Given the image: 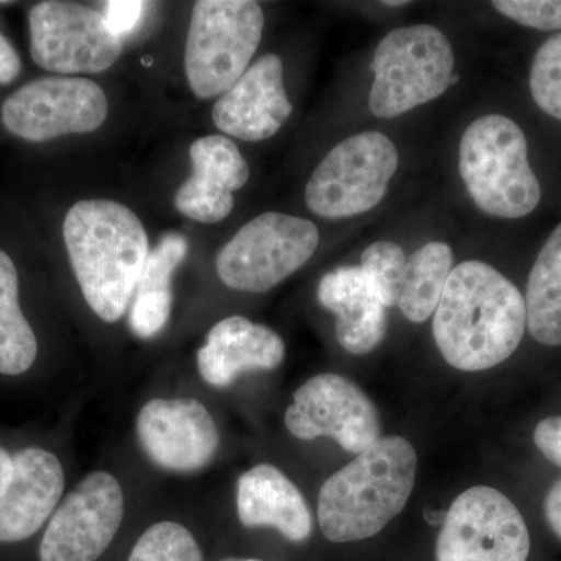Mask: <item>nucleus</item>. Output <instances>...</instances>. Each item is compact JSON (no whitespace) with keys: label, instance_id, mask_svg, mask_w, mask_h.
Masks as SVG:
<instances>
[{"label":"nucleus","instance_id":"1","mask_svg":"<svg viewBox=\"0 0 561 561\" xmlns=\"http://www.w3.org/2000/svg\"><path fill=\"white\" fill-rule=\"evenodd\" d=\"M526 327L522 291L482 261L453 268L432 321L435 345L461 371L489 370L507 360Z\"/></svg>","mask_w":561,"mask_h":561},{"label":"nucleus","instance_id":"2","mask_svg":"<svg viewBox=\"0 0 561 561\" xmlns=\"http://www.w3.org/2000/svg\"><path fill=\"white\" fill-rule=\"evenodd\" d=\"M62 236L84 300L99 319L116 323L149 257L142 221L121 203L84 201L66 214Z\"/></svg>","mask_w":561,"mask_h":561},{"label":"nucleus","instance_id":"3","mask_svg":"<svg viewBox=\"0 0 561 561\" xmlns=\"http://www.w3.org/2000/svg\"><path fill=\"white\" fill-rule=\"evenodd\" d=\"M419 457L405 438L381 437L323 482L319 526L332 542L375 537L397 518L415 485Z\"/></svg>","mask_w":561,"mask_h":561},{"label":"nucleus","instance_id":"4","mask_svg":"<svg viewBox=\"0 0 561 561\" xmlns=\"http://www.w3.org/2000/svg\"><path fill=\"white\" fill-rule=\"evenodd\" d=\"M459 168L468 194L490 216L522 219L540 205L526 136L508 117L490 114L472 122L461 136Z\"/></svg>","mask_w":561,"mask_h":561},{"label":"nucleus","instance_id":"5","mask_svg":"<svg viewBox=\"0 0 561 561\" xmlns=\"http://www.w3.org/2000/svg\"><path fill=\"white\" fill-rule=\"evenodd\" d=\"M454 50L445 33L427 24L391 31L371 61L368 108L381 119L435 101L451 87Z\"/></svg>","mask_w":561,"mask_h":561},{"label":"nucleus","instance_id":"6","mask_svg":"<svg viewBox=\"0 0 561 561\" xmlns=\"http://www.w3.org/2000/svg\"><path fill=\"white\" fill-rule=\"evenodd\" d=\"M264 11L253 0H201L192 10L184 69L198 99L224 95L256 54Z\"/></svg>","mask_w":561,"mask_h":561},{"label":"nucleus","instance_id":"7","mask_svg":"<svg viewBox=\"0 0 561 561\" xmlns=\"http://www.w3.org/2000/svg\"><path fill=\"white\" fill-rule=\"evenodd\" d=\"M319 242V228L311 220L261 214L220 250L217 273L232 290L265 294L311 260Z\"/></svg>","mask_w":561,"mask_h":561},{"label":"nucleus","instance_id":"8","mask_svg":"<svg viewBox=\"0 0 561 561\" xmlns=\"http://www.w3.org/2000/svg\"><path fill=\"white\" fill-rule=\"evenodd\" d=\"M400 154L379 131L357 133L321 160L306 184V205L324 219L359 216L381 203Z\"/></svg>","mask_w":561,"mask_h":561},{"label":"nucleus","instance_id":"9","mask_svg":"<svg viewBox=\"0 0 561 561\" xmlns=\"http://www.w3.org/2000/svg\"><path fill=\"white\" fill-rule=\"evenodd\" d=\"M522 512L500 490L472 486L453 502L435 545L437 561H527Z\"/></svg>","mask_w":561,"mask_h":561},{"label":"nucleus","instance_id":"10","mask_svg":"<svg viewBox=\"0 0 561 561\" xmlns=\"http://www.w3.org/2000/svg\"><path fill=\"white\" fill-rule=\"evenodd\" d=\"M33 61L57 73H99L116 65L122 39L102 11L76 2L36 3L28 14Z\"/></svg>","mask_w":561,"mask_h":561},{"label":"nucleus","instance_id":"11","mask_svg":"<svg viewBox=\"0 0 561 561\" xmlns=\"http://www.w3.org/2000/svg\"><path fill=\"white\" fill-rule=\"evenodd\" d=\"M108 116V99L95 81L47 77L24 84L2 105L7 130L31 142L98 130Z\"/></svg>","mask_w":561,"mask_h":561},{"label":"nucleus","instance_id":"12","mask_svg":"<svg viewBox=\"0 0 561 561\" xmlns=\"http://www.w3.org/2000/svg\"><path fill=\"white\" fill-rule=\"evenodd\" d=\"M125 515L119 481L92 471L58 505L39 545L41 561H98L116 538Z\"/></svg>","mask_w":561,"mask_h":561},{"label":"nucleus","instance_id":"13","mask_svg":"<svg viewBox=\"0 0 561 561\" xmlns=\"http://www.w3.org/2000/svg\"><path fill=\"white\" fill-rule=\"evenodd\" d=\"M284 423L300 440L330 437L351 454L364 453L381 438V420L368 394L332 373L313 376L295 391Z\"/></svg>","mask_w":561,"mask_h":561},{"label":"nucleus","instance_id":"14","mask_svg":"<svg viewBox=\"0 0 561 561\" xmlns=\"http://www.w3.org/2000/svg\"><path fill=\"white\" fill-rule=\"evenodd\" d=\"M136 437L157 467L195 472L208 467L220 446L216 421L195 398H154L136 419Z\"/></svg>","mask_w":561,"mask_h":561},{"label":"nucleus","instance_id":"15","mask_svg":"<svg viewBox=\"0 0 561 561\" xmlns=\"http://www.w3.org/2000/svg\"><path fill=\"white\" fill-rule=\"evenodd\" d=\"M284 66L278 55H264L220 95L213 121L225 135L257 142L275 136L294 106L284 90Z\"/></svg>","mask_w":561,"mask_h":561},{"label":"nucleus","instance_id":"16","mask_svg":"<svg viewBox=\"0 0 561 561\" xmlns=\"http://www.w3.org/2000/svg\"><path fill=\"white\" fill-rule=\"evenodd\" d=\"M13 479L0 497V542H21L38 534L65 493V470L54 453L28 446L13 454Z\"/></svg>","mask_w":561,"mask_h":561},{"label":"nucleus","instance_id":"17","mask_svg":"<svg viewBox=\"0 0 561 561\" xmlns=\"http://www.w3.org/2000/svg\"><path fill=\"white\" fill-rule=\"evenodd\" d=\"M190 154L194 172L176 191L175 208L187 219L219 224L234 208L232 192L249 183V162L238 146L221 135L195 140Z\"/></svg>","mask_w":561,"mask_h":561},{"label":"nucleus","instance_id":"18","mask_svg":"<svg viewBox=\"0 0 561 561\" xmlns=\"http://www.w3.org/2000/svg\"><path fill=\"white\" fill-rule=\"evenodd\" d=\"M284 357L286 345L275 331L234 316L210 328L197 367L206 383L227 389L243 373L275 370Z\"/></svg>","mask_w":561,"mask_h":561},{"label":"nucleus","instance_id":"19","mask_svg":"<svg viewBox=\"0 0 561 561\" xmlns=\"http://www.w3.org/2000/svg\"><path fill=\"white\" fill-rule=\"evenodd\" d=\"M320 305L337 317L335 334L354 356L378 348L387 332V308L360 267H339L321 278Z\"/></svg>","mask_w":561,"mask_h":561},{"label":"nucleus","instance_id":"20","mask_svg":"<svg viewBox=\"0 0 561 561\" xmlns=\"http://www.w3.org/2000/svg\"><path fill=\"white\" fill-rule=\"evenodd\" d=\"M236 504L239 522L250 529L273 527L291 542H305L312 535L308 502L298 486L273 465H257L243 472Z\"/></svg>","mask_w":561,"mask_h":561},{"label":"nucleus","instance_id":"21","mask_svg":"<svg viewBox=\"0 0 561 561\" xmlns=\"http://www.w3.org/2000/svg\"><path fill=\"white\" fill-rule=\"evenodd\" d=\"M190 243L180 232H168L150 250L138 286L133 295L131 332L139 339L157 337L171 320L173 291L172 276L186 257Z\"/></svg>","mask_w":561,"mask_h":561},{"label":"nucleus","instance_id":"22","mask_svg":"<svg viewBox=\"0 0 561 561\" xmlns=\"http://www.w3.org/2000/svg\"><path fill=\"white\" fill-rule=\"evenodd\" d=\"M527 328L541 345H561V224L549 236L526 291Z\"/></svg>","mask_w":561,"mask_h":561},{"label":"nucleus","instance_id":"23","mask_svg":"<svg viewBox=\"0 0 561 561\" xmlns=\"http://www.w3.org/2000/svg\"><path fill=\"white\" fill-rule=\"evenodd\" d=\"M38 357V339L20 305V276L0 250V375L21 376Z\"/></svg>","mask_w":561,"mask_h":561},{"label":"nucleus","instance_id":"24","mask_svg":"<svg viewBox=\"0 0 561 561\" xmlns=\"http://www.w3.org/2000/svg\"><path fill=\"white\" fill-rule=\"evenodd\" d=\"M451 247L430 242L408 257L400 302L401 312L412 323H423L437 309L453 272Z\"/></svg>","mask_w":561,"mask_h":561},{"label":"nucleus","instance_id":"25","mask_svg":"<svg viewBox=\"0 0 561 561\" xmlns=\"http://www.w3.org/2000/svg\"><path fill=\"white\" fill-rule=\"evenodd\" d=\"M127 561H205V557L187 527L160 522L140 535Z\"/></svg>","mask_w":561,"mask_h":561},{"label":"nucleus","instance_id":"26","mask_svg":"<svg viewBox=\"0 0 561 561\" xmlns=\"http://www.w3.org/2000/svg\"><path fill=\"white\" fill-rule=\"evenodd\" d=\"M408 256L393 242H375L360 256V268L371 280L386 308L398 306L404 284Z\"/></svg>","mask_w":561,"mask_h":561},{"label":"nucleus","instance_id":"27","mask_svg":"<svg viewBox=\"0 0 561 561\" xmlns=\"http://www.w3.org/2000/svg\"><path fill=\"white\" fill-rule=\"evenodd\" d=\"M530 91L546 114L561 121V33L546 41L535 55Z\"/></svg>","mask_w":561,"mask_h":561},{"label":"nucleus","instance_id":"28","mask_svg":"<svg viewBox=\"0 0 561 561\" xmlns=\"http://www.w3.org/2000/svg\"><path fill=\"white\" fill-rule=\"evenodd\" d=\"M493 7L524 27L561 31V0H496Z\"/></svg>","mask_w":561,"mask_h":561},{"label":"nucleus","instance_id":"29","mask_svg":"<svg viewBox=\"0 0 561 561\" xmlns=\"http://www.w3.org/2000/svg\"><path fill=\"white\" fill-rule=\"evenodd\" d=\"M146 9L147 3L139 0H111L103 3L102 14L110 31L122 39L135 32Z\"/></svg>","mask_w":561,"mask_h":561},{"label":"nucleus","instance_id":"30","mask_svg":"<svg viewBox=\"0 0 561 561\" xmlns=\"http://www.w3.org/2000/svg\"><path fill=\"white\" fill-rule=\"evenodd\" d=\"M534 442L546 457L561 468V416H551L537 424Z\"/></svg>","mask_w":561,"mask_h":561},{"label":"nucleus","instance_id":"31","mask_svg":"<svg viewBox=\"0 0 561 561\" xmlns=\"http://www.w3.org/2000/svg\"><path fill=\"white\" fill-rule=\"evenodd\" d=\"M21 58L5 36L0 33V84H9L21 72Z\"/></svg>","mask_w":561,"mask_h":561},{"label":"nucleus","instance_id":"32","mask_svg":"<svg viewBox=\"0 0 561 561\" xmlns=\"http://www.w3.org/2000/svg\"><path fill=\"white\" fill-rule=\"evenodd\" d=\"M545 515L553 534L561 540V479L546 494Z\"/></svg>","mask_w":561,"mask_h":561},{"label":"nucleus","instance_id":"33","mask_svg":"<svg viewBox=\"0 0 561 561\" xmlns=\"http://www.w3.org/2000/svg\"><path fill=\"white\" fill-rule=\"evenodd\" d=\"M14 460L13 456L5 448L0 446V497L9 490L11 479H13Z\"/></svg>","mask_w":561,"mask_h":561},{"label":"nucleus","instance_id":"34","mask_svg":"<svg viewBox=\"0 0 561 561\" xmlns=\"http://www.w3.org/2000/svg\"><path fill=\"white\" fill-rule=\"evenodd\" d=\"M446 513L448 512H437L432 511V508H427V511L424 512V519H426L431 526H443V523H445L446 519Z\"/></svg>","mask_w":561,"mask_h":561},{"label":"nucleus","instance_id":"35","mask_svg":"<svg viewBox=\"0 0 561 561\" xmlns=\"http://www.w3.org/2000/svg\"><path fill=\"white\" fill-rule=\"evenodd\" d=\"M409 2H383V5H387V7H402V5H408Z\"/></svg>","mask_w":561,"mask_h":561},{"label":"nucleus","instance_id":"36","mask_svg":"<svg viewBox=\"0 0 561 561\" xmlns=\"http://www.w3.org/2000/svg\"><path fill=\"white\" fill-rule=\"evenodd\" d=\"M221 561H264V560H257V559H225Z\"/></svg>","mask_w":561,"mask_h":561}]
</instances>
